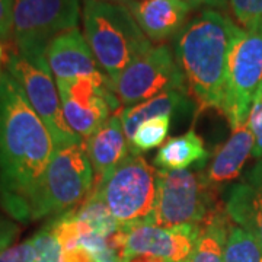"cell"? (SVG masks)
Returning <instances> with one entry per match:
<instances>
[{
	"label": "cell",
	"instance_id": "7",
	"mask_svg": "<svg viewBox=\"0 0 262 262\" xmlns=\"http://www.w3.org/2000/svg\"><path fill=\"white\" fill-rule=\"evenodd\" d=\"M156 201L146 219L160 227L200 226L213 207V187L196 170L158 169Z\"/></svg>",
	"mask_w": 262,
	"mask_h": 262
},
{
	"label": "cell",
	"instance_id": "23",
	"mask_svg": "<svg viewBox=\"0 0 262 262\" xmlns=\"http://www.w3.org/2000/svg\"><path fill=\"white\" fill-rule=\"evenodd\" d=\"M35 259L34 262H66L64 249L58 241L53 222H50L42 229L32 236Z\"/></svg>",
	"mask_w": 262,
	"mask_h": 262
},
{
	"label": "cell",
	"instance_id": "5",
	"mask_svg": "<svg viewBox=\"0 0 262 262\" xmlns=\"http://www.w3.org/2000/svg\"><path fill=\"white\" fill-rule=\"evenodd\" d=\"M6 72L22 88L28 102L46 124L56 149H63L72 144L82 143L66 122L60 94L46 53H24L15 47L8 50Z\"/></svg>",
	"mask_w": 262,
	"mask_h": 262
},
{
	"label": "cell",
	"instance_id": "25",
	"mask_svg": "<svg viewBox=\"0 0 262 262\" xmlns=\"http://www.w3.org/2000/svg\"><path fill=\"white\" fill-rule=\"evenodd\" d=\"M248 125L253 134L252 156L256 160L262 159V88L252 103Z\"/></svg>",
	"mask_w": 262,
	"mask_h": 262
},
{
	"label": "cell",
	"instance_id": "22",
	"mask_svg": "<svg viewBox=\"0 0 262 262\" xmlns=\"http://www.w3.org/2000/svg\"><path fill=\"white\" fill-rule=\"evenodd\" d=\"M172 117H156L141 124L130 141L131 153H144L168 140Z\"/></svg>",
	"mask_w": 262,
	"mask_h": 262
},
{
	"label": "cell",
	"instance_id": "21",
	"mask_svg": "<svg viewBox=\"0 0 262 262\" xmlns=\"http://www.w3.org/2000/svg\"><path fill=\"white\" fill-rule=\"evenodd\" d=\"M223 262H262V246L244 227L232 225L226 237Z\"/></svg>",
	"mask_w": 262,
	"mask_h": 262
},
{
	"label": "cell",
	"instance_id": "17",
	"mask_svg": "<svg viewBox=\"0 0 262 262\" xmlns=\"http://www.w3.org/2000/svg\"><path fill=\"white\" fill-rule=\"evenodd\" d=\"M194 106L195 102L188 88L172 89L144 102L127 106L120 113L125 137L130 143L133 136L144 121L156 117H173L177 114H188L194 110Z\"/></svg>",
	"mask_w": 262,
	"mask_h": 262
},
{
	"label": "cell",
	"instance_id": "26",
	"mask_svg": "<svg viewBox=\"0 0 262 262\" xmlns=\"http://www.w3.org/2000/svg\"><path fill=\"white\" fill-rule=\"evenodd\" d=\"M35 249L32 237L22 244L9 246L8 249L0 252V262H34Z\"/></svg>",
	"mask_w": 262,
	"mask_h": 262
},
{
	"label": "cell",
	"instance_id": "3",
	"mask_svg": "<svg viewBox=\"0 0 262 262\" xmlns=\"http://www.w3.org/2000/svg\"><path fill=\"white\" fill-rule=\"evenodd\" d=\"M82 20L84 38L111 83L153 46L124 5L83 0Z\"/></svg>",
	"mask_w": 262,
	"mask_h": 262
},
{
	"label": "cell",
	"instance_id": "31",
	"mask_svg": "<svg viewBox=\"0 0 262 262\" xmlns=\"http://www.w3.org/2000/svg\"><path fill=\"white\" fill-rule=\"evenodd\" d=\"M122 262H169L163 258H158V256H153V255H134L130 258H125L122 259Z\"/></svg>",
	"mask_w": 262,
	"mask_h": 262
},
{
	"label": "cell",
	"instance_id": "32",
	"mask_svg": "<svg viewBox=\"0 0 262 262\" xmlns=\"http://www.w3.org/2000/svg\"><path fill=\"white\" fill-rule=\"evenodd\" d=\"M6 58H8V48L0 41V79L3 77V64H6Z\"/></svg>",
	"mask_w": 262,
	"mask_h": 262
},
{
	"label": "cell",
	"instance_id": "27",
	"mask_svg": "<svg viewBox=\"0 0 262 262\" xmlns=\"http://www.w3.org/2000/svg\"><path fill=\"white\" fill-rule=\"evenodd\" d=\"M15 0H0V41L12 37Z\"/></svg>",
	"mask_w": 262,
	"mask_h": 262
},
{
	"label": "cell",
	"instance_id": "9",
	"mask_svg": "<svg viewBox=\"0 0 262 262\" xmlns=\"http://www.w3.org/2000/svg\"><path fill=\"white\" fill-rule=\"evenodd\" d=\"M80 0H15L12 41L24 53H46L58 34L77 28Z\"/></svg>",
	"mask_w": 262,
	"mask_h": 262
},
{
	"label": "cell",
	"instance_id": "28",
	"mask_svg": "<svg viewBox=\"0 0 262 262\" xmlns=\"http://www.w3.org/2000/svg\"><path fill=\"white\" fill-rule=\"evenodd\" d=\"M18 234V226L0 217V252L8 249Z\"/></svg>",
	"mask_w": 262,
	"mask_h": 262
},
{
	"label": "cell",
	"instance_id": "12",
	"mask_svg": "<svg viewBox=\"0 0 262 262\" xmlns=\"http://www.w3.org/2000/svg\"><path fill=\"white\" fill-rule=\"evenodd\" d=\"M121 259L134 255H153L169 262H185L194 251L200 226L160 227L146 220L122 226Z\"/></svg>",
	"mask_w": 262,
	"mask_h": 262
},
{
	"label": "cell",
	"instance_id": "35",
	"mask_svg": "<svg viewBox=\"0 0 262 262\" xmlns=\"http://www.w3.org/2000/svg\"><path fill=\"white\" fill-rule=\"evenodd\" d=\"M185 2H187V3H189V2H191V0H185Z\"/></svg>",
	"mask_w": 262,
	"mask_h": 262
},
{
	"label": "cell",
	"instance_id": "29",
	"mask_svg": "<svg viewBox=\"0 0 262 262\" xmlns=\"http://www.w3.org/2000/svg\"><path fill=\"white\" fill-rule=\"evenodd\" d=\"M66 262H99V259L79 245L73 251L66 253Z\"/></svg>",
	"mask_w": 262,
	"mask_h": 262
},
{
	"label": "cell",
	"instance_id": "34",
	"mask_svg": "<svg viewBox=\"0 0 262 262\" xmlns=\"http://www.w3.org/2000/svg\"><path fill=\"white\" fill-rule=\"evenodd\" d=\"M102 2H110V3H117V5H124L125 0H102Z\"/></svg>",
	"mask_w": 262,
	"mask_h": 262
},
{
	"label": "cell",
	"instance_id": "20",
	"mask_svg": "<svg viewBox=\"0 0 262 262\" xmlns=\"http://www.w3.org/2000/svg\"><path fill=\"white\" fill-rule=\"evenodd\" d=\"M230 217L214 207L206 220L200 225L194 251L185 262H223V252L227 233H229Z\"/></svg>",
	"mask_w": 262,
	"mask_h": 262
},
{
	"label": "cell",
	"instance_id": "24",
	"mask_svg": "<svg viewBox=\"0 0 262 262\" xmlns=\"http://www.w3.org/2000/svg\"><path fill=\"white\" fill-rule=\"evenodd\" d=\"M229 9L245 31L262 27V0H229Z\"/></svg>",
	"mask_w": 262,
	"mask_h": 262
},
{
	"label": "cell",
	"instance_id": "15",
	"mask_svg": "<svg viewBox=\"0 0 262 262\" xmlns=\"http://www.w3.org/2000/svg\"><path fill=\"white\" fill-rule=\"evenodd\" d=\"M225 208L234 225L248 230L262 246V159L230 188Z\"/></svg>",
	"mask_w": 262,
	"mask_h": 262
},
{
	"label": "cell",
	"instance_id": "19",
	"mask_svg": "<svg viewBox=\"0 0 262 262\" xmlns=\"http://www.w3.org/2000/svg\"><path fill=\"white\" fill-rule=\"evenodd\" d=\"M208 158L210 153L204 146V140L191 128L162 144L155 156V166L162 170H184L191 166L203 169Z\"/></svg>",
	"mask_w": 262,
	"mask_h": 262
},
{
	"label": "cell",
	"instance_id": "13",
	"mask_svg": "<svg viewBox=\"0 0 262 262\" xmlns=\"http://www.w3.org/2000/svg\"><path fill=\"white\" fill-rule=\"evenodd\" d=\"M46 57L56 80L103 73L79 28L69 29L53 38L48 44Z\"/></svg>",
	"mask_w": 262,
	"mask_h": 262
},
{
	"label": "cell",
	"instance_id": "2",
	"mask_svg": "<svg viewBox=\"0 0 262 262\" xmlns=\"http://www.w3.org/2000/svg\"><path fill=\"white\" fill-rule=\"evenodd\" d=\"M241 28L220 10L204 9L173 37V54L196 106L223 113L227 64Z\"/></svg>",
	"mask_w": 262,
	"mask_h": 262
},
{
	"label": "cell",
	"instance_id": "18",
	"mask_svg": "<svg viewBox=\"0 0 262 262\" xmlns=\"http://www.w3.org/2000/svg\"><path fill=\"white\" fill-rule=\"evenodd\" d=\"M252 150L253 134L248 124L232 130V136L215 151L204 173L208 184L217 187L239 178Z\"/></svg>",
	"mask_w": 262,
	"mask_h": 262
},
{
	"label": "cell",
	"instance_id": "8",
	"mask_svg": "<svg viewBox=\"0 0 262 262\" xmlns=\"http://www.w3.org/2000/svg\"><path fill=\"white\" fill-rule=\"evenodd\" d=\"M262 88V27L245 31L234 41L226 82L223 115L230 128L248 124L249 113Z\"/></svg>",
	"mask_w": 262,
	"mask_h": 262
},
{
	"label": "cell",
	"instance_id": "1",
	"mask_svg": "<svg viewBox=\"0 0 262 262\" xmlns=\"http://www.w3.org/2000/svg\"><path fill=\"white\" fill-rule=\"evenodd\" d=\"M56 144L22 88L5 70L0 79V204L18 222L29 206Z\"/></svg>",
	"mask_w": 262,
	"mask_h": 262
},
{
	"label": "cell",
	"instance_id": "16",
	"mask_svg": "<svg viewBox=\"0 0 262 262\" xmlns=\"http://www.w3.org/2000/svg\"><path fill=\"white\" fill-rule=\"evenodd\" d=\"M84 147L98 179L106 177L131 153L120 114H114L84 141Z\"/></svg>",
	"mask_w": 262,
	"mask_h": 262
},
{
	"label": "cell",
	"instance_id": "30",
	"mask_svg": "<svg viewBox=\"0 0 262 262\" xmlns=\"http://www.w3.org/2000/svg\"><path fill=\"white\" fill-rule=\"evenodd\" d=\"M189 5L192 9H198V8L214 10L229 9V0H191Z\"/></svg>",
	"mask_w": 262,
	"mask_h": 262
},
{
	"label": "cell",
	"instance_id": "6",
	"mask_svg": "<svg viewBox=\"0 0 262 262\" xmlns=\"http://www.w3.org/2000/svg\"><path fill=\"white\" fill-rule=\"evenodd\" d=\"M156 173L140 153H130L106 177L98 179L94 191L118 225H131L146 220L155 207Z\"/></svg>",
	"mask_w": 262,
	"mask_h": 262
},
{
	"label": "cell",
	"instance_id": "14",
	"mask_svg": "<svg viewBox=\"0 0 262 262\" xmlns=\"http://www.w3.org/2000/svg\"><path fill=\"white\" fill-rule=\"evenodd\" d=\"M124 6L130 10L144 35L156 44L175 37L192 10L185 0H125Z\"/></svg>",
	"mask_w": 262,
	"mask_h": 262
},
{
	"label": "cell",
	"instance_id": "10",
	"mask_svg": "<svg viewBox=\"0 0 262 262\" xmlns=\"http://www.w3.org/2000/svg\"><path fill=\"white\" fill-rule=\"evenodd\" d=\"M188 88L173 50L168 44L151 46L147 53L122 70L113 89L125 106L144 102L172 89Z\"/></svg>",
	"mask_w": 262,
	"mask_h": 262
},
{
	"label": "cell",
	"instance_id": "33",
	"mask_svg": "<svg viewBox=\"0 0 262 262\" xmlns=\"http://www.w3.org/2000/svg\"><path fill=\"white\" fill-rule=\"evenodd\" d=\"M99 262H122V259L118 256V255H106V256H103L99 259Z\"/></svg>",
	"mask_w": 262,
	"mask_h": 262
},
{
	"label": "cell",
	"instance_id": "4",
	"mask_svg": "<svg viewBox=\"0 0 262 262\" xmlns=\"http://www.w3.org/2000/svg\"><path fill=\"white\" fill-rule=\"evenodd\" d=\"M94 168L84 143L56 149L29 206V222L61 215L92 191Z\"/></svg>",
	"mask_w": 262,
	"mask_h": 262
},
{
	"label": "cell",
	"instance_id": "11",
	"mask_svg": "<svg viewBox=\"0 0 262 262\" xmlns=\"http://www.w3.org/2000/svg\"><path fill=\"white\" fill-rule=\"evenodd\" d=\"M66 122L82 139H89L117 113L120 99L106 75L56 80Z\"/></svg>",
	"mask_w": 262,
	"mask_h": 262
}]
</instances>
